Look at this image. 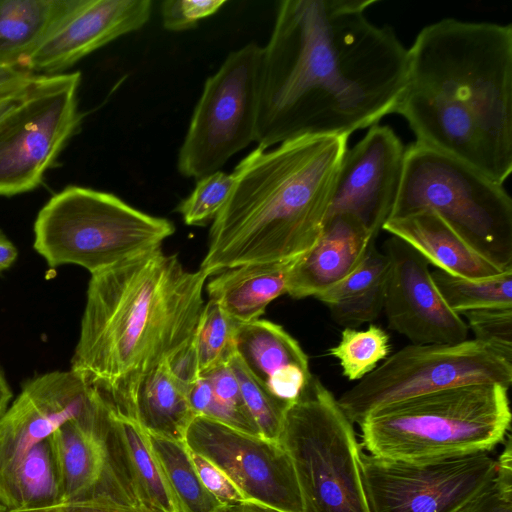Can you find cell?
<instances>
[{
	"label": "cell",
	"mask_w": 512,
	"mask_h": 512,
	"mask_svg": "<svg viewBox=\"0 0 512 512\" xmlns=\"http://www.w3.org/2000/svg\"><path fill=\"white\" fill-rule=\"evenodd\" d=\"M374 0H283L263 47L257 147L348 136L394 113L408 49L366 16Z\"/></svg>",
	"instance_id": "obj_1"
},
{
	"label": "cell",
	"mask_w": 512,
	"mask_h": 512,
	"mask_svg": "<svg viewBox=\"0 0 512 512\" xmlns=\"http://www.w3.org/2000/svg\"><path fill=\"white\" fill-rule=\"evenodd\" d=\"M394 113L417 143L504 184L512 172V26L444 18L408 49Z\"/></svg>",
	"instance_id": "obj_2"
},
{
	"label": "cell",
	"mask_w": 512,
	"mask_h": 512,
	"mask_svg": "<svg viewBox=\"0 0 512 512\" xmlns=\"http://www.w3.org/2000/svg\"><path fill=\"white\" fill-rule=\"evenodd\" d=\"M208 277L162 248L92 274L70 369L136 420L141 380L193 339Z\"/></svg>",
	"instance_id": "obj_3"
},
{
	"label": "cell",
	"mask_w": 512,
	"mask_h": 512,
	"mask_svg": "<svg viewBox=\"0 0 512 512\" xmlns=\"http://www.w3.org/2000/svg\"><path fill=\"white\" fill-rule=\"evenodd\" d=\"M348 136H303L256 147L235 167L200 268L208 276L307 252L326 223Z\"/></svg>",
	"instance_id": "obj_4"
},
{
	"label": "cell",
	"mask_w": 512,
	"mask_h": 512,
	"mask_svg": "<svg viewBox=\"0 0 512 512\" xmlns=\"http://www.w3.org/2000/svg\"><path fill=\"white\" fill-rule=\"evenodd\" d=\"M508 390L469 384L383 406L359 424L362 446L374 457L406 463L489 452L510 429Z\"/></svg>",
	"instance_id": "obj_5"
},
{
	"label": "cell",
	"mask_w": 512,
	"mask_h": 512,
	"mask_svg": "<svg viewBox=\"0 0 512 512\" xmlns=\"http://www.w3.org/2000/svg\"><path fill=\"white\" fill-rule=\"evenodd\" d=\"M174 232L168 219L112 193L68 186L39 211L33 247L50 268L72 264L92 275L162 248Z\"/></svg>",
	"instance_id": "obj_6"
},
{
	"label": "cell",
	"mask_w": 512,
	"mask_h": 512,
	"mask_svg": "<svg viewBox=\"0 0 512 512\" xmlns=\"http://www.w3.org/2000/svg\"><path fill=\"white\" fill-rule=\"evenodd\" d=\"M430 210L502 269L512 268V200L503 184L435 149L405 150L389 218Z\"/></svg>",
	"instance_id": "obj_7"
},
{
	"label": "cell",
	"mask_w": 512,
	"mask_h": 512,
	"mask_svg": "<svg viewBox=\"0 0 512 512\" xmlns=\"http://www.w3.org/2000/svg\"><path fill=\"white\" fill-rule=\"evenodd\" d=\"M279 443L292 461L304 512H371L353 425L317 377L287 409Z\"/></svg>",
	"instance_id": "obj_8"
},
{
	"label": "cell",
	"mask_w": 512,
	"mask_h": 512,
	"mask_svg": "<svg viewBox=\"0 0 512 512\" xmlns=\"http://www.w3.org/2000/svg\"><path fill=\"white\" fill-rule=\"evenodd\" d=\"M481 383H497L509 389L512 362L475 339L454 344H410L388 356L337 401L350 422L360 424L383 406Z\"/></svg>",
	"instance_id": "obj_9"
},
{
	"label": "cell",
	"mask_w": 512,
	"mask_h": 512,
	"mask_svg": "<svg viewBox=\"0 0 512 512\" xmlns=\"http://www.w3.org/2000/svg\"><path fill=\"white\" fill-rule=\"evenodd\" d=\"M262 59L263 47L250 42L206 79L178 153L184 177L198 180L219 171L255 142Z\"/></svg>",
	"instance_id": "obj_10"
},
{
	"label": "cell",
	"mask_w": 512,
	"mask_h": 512,
	"mask_svg": "<svg viewBox=\"0 0 512 512\" xmlns=\"http://www.w3.org/2000/svg\"><path fill=\"white\" fill-rule=\"evenodd\" d=\"M81 73L36 75L24 99L0 118V196L35 189L81 122Z\"/></svg>",
	"instance_id": "obj_11"
},
{
	"label": "cell",
	"mask_w": 512,
	"mask_h": 512,
	"mask_svg": "<svg viewBox=\"0 0 512 512\" xmlns=\"http://www.w3.org/2000/svg\"><path fill=\"white\" fill-rule=\"evenodd\" d=\"M50 440L61 475L63 502L144 505L116 414L98 390L95 389L83 410L58 428Z\"/></svg>",
	"instance_id": "obj_12"
},
{
	"label": "cell",
	"mask_w": 512,
	"mask_h": 512,
	"mask_svg": "<svg viewBox=\"0 0 512 512\" xmlns=\"http://www.w3.org/2000/svg\"><path fill=\"white\" fill-rule=\"evenodd\" d=\"M360 469L371 512H456L493 478L496 460L481 452L406 463L361 452Z\"/></svg>",
	"instance_id": "obj_13"
},
{
	"label": "cell",
	"mask_w": 512,
	"mask_h": 512,
	"mask_svg": "<svg viewBox=\"0 0 512 512\" xmlns=\"http://www.w3.org/2000/svg\"><path fill=\"white\" fill-rule=\"evenodd\" d=\"M185 443L222 469L247 501L277 512H304L292 461L279 442L195 416Z\"/></svg>",
	"instance_id": "obj_14"
},
{
	"label": "cell",
	"mask_w": 512,
	"mask_h": 512,
	"mask_svg": "<svg viewBox=\"0 0 512 512\" xmlns=\"http://www.w3.org/2000/svg\"><path fill=\"white\" fill-rule=\"evenodd\" d=\"M95 388L74 371L38 375L0 417V505L25 455L86 406Z\"/></svg>",
	"instance_id": "obj_15"
},
{
	"label": "cell",
	"mask_w": 512,
	"mask_h": 512,
	"mask_svg": "<svg viewBox=\"0 0 512 512\" xmlns=\"http://www.w3.org/2000/svg\"><path fill=\"white\" fill-rule=\"evenodd\" d=\"M405 150L392 128L371 126L343 156L328 217L351 215L377 237L397 197Z\"/></svg>",
	"instance_id": "obj_16"
},
{
	"label": "cell",
	"mask_w": 512,
	"mask_h": 512,
	"mask_svg": "<svg viewBox=\"0 0 512 512\" xmlns=\"http://www.w3.org/2000/svg\"><path fill=\"white\" fill-rule=\"evenodd\" d=\"M384 311L390 329L411 344H454L467 340L468 326L438 291L429 264L408 244L392 236Z\"/></svg>",
	"instance_id": "obj_17"
},
{
	"label": "cell",
	"mask_w": 512,
	"mask_h": 512,
	"mask_svg": "<svg viewBox=\"0 0 512 512\" xmlns=\"http://www.w3.org/2000/svg\"><path fill=\"white\" fill-rule=\"evenodd\" d=\"M150 0H84L75 13L21 65L33 74L55 75L150 19Z\"/></svg>",
	"instance_id": "obj_18"
},
{
	"label": "cell",
	"mask_w": 512,
	"mask_h": 512,
	"mask_svg": "<svg viewBox=\"0 0 512 512\" xmlns=\"http://www.w3.org/2000/svg\"><path fill=\"white\" fill-rule=\"evenodd\" d=\"M234 352L268 393L287 406L299 398L313 376L299 343L283 327L268 320L239 324Z\"/></svg>",
	"instance_id": "obj_19"
},
{
	"label": "cell",
	"mask_w": 512,
	"mask_h": 512,
	"mask_svg": "<svg viewBox=\"0 0 512 512\" xmlns=\"http://www.w3.org/2000/svg\"><path fill=\"white\" fill-rule=\"evenodd\" d=\"M375 238L351 215L328 217L315 244L292 266L287 294L316 297L334 287L358 267Z\"/></svg>",
	"instance_id": "obj_20"
},
{
	"label": "cell",
	"mask_w": 512,
	"mask_h": 512,
	"mask_svg": "<svg viewBox=\"0 0 512 512\" xmlns=\"http://www.w3.org/2000/svg\"><path fill=\"white\" fill-rule=\"evenodd\" d=\"M382 229L408 244L429 265L446 273L485 279L506 271L471 246L433 211L389 218Z\"/></svg>",
	"instance_id": "obj_21"
},
{
	"label": "cell",
	"mask_w": 512,
	"mask_h": 512,
	"mask_svg": "<svg viewBox=\"0 0 512 512\" xmlns=\"http://www.w3.org/2000/svg\"><path fill=\"white\" fill-rule=\"evenodd\" d=\"M84 0H0V68H21Z\"/></svg>",
	"instance_id": "obj_22"
},
{
	"label": "cell",
	"mask_w": 512,
	"mask_h": 512,
	"mask_svg": "<svg viewBox=\"0 0 512 512\" xmlns=\"http://www.w3.org/2000/svg\"><path fill=\"white\" fill-rule=\"evenodd\" d=\"M296 260L225 269L208 282L209 300L239 324L259 319L273 300L287 293L289 273Z\"/></svg>",
	"instance_id": "obj_23"
},
{
	"label": "cell",
	"mask_w": 512,
	"mask_h": 512,
	"mask_svg": "<svg viewBox=\"0 0 512 512\" xmlns=\"http://www.w3.org/2000/svg\"><path fill=\"white\" fill-rule=\"evenodd\" d=\"M390 259L371 245L358 267L334 287L316 296L339 325L355 328L383 310Z\"/></svg>",
	"instance_id": "obj_24"
},
{
	"label": "cell",
	"mask_w": 512,
	"mask_h": 512,
	"mask_svg": "<svg viewBox=\"0 0 512 512\" xmlns=\"http://www.w3.org/2000/svg\"><path fill=\"white\" fill-rule=\"evenodd\" d=\"M135 418L148 432L185 441L194 419L186 392L169 374L165 363L139 383L134 399Z\"/></svg>",
	"instance_id": "obj_25"
},
{
	"label": "cell",
	"mask_w": 512,
	"mask_h": 512,
	"mask_svg": "<svg viewBox=\"0 0 512 512\" xmlns=\"http://www.w3.org/2000/svg\"><path fill=\"white\" fill-rule=\"evenodd\" d=\"M62 502L61 475L48 437L25 455L0 506L8 512H15Z\"/></svg>",
	"instance_id": "obj_26"
},
{
	"label": "cell",
	"mask_w": 512,
	"mask_h": 512,
	"mask_svg": "<svg viewBox=\"0 0 512 512\" xmlns=\"http://www.w3.org/2000/svg\"><path fill=\"white\" fill-rule=\"evenodd\" d=\"M115 414L143 504L158 512H183L151 448L146 430L137 420Z\"/></svg>",
	"instance_id": "obj_27"
},
{
	"label": "cell",
	"mask_w": 512,
	"mask_h": 512,
	"mask_svg": "<svg viewBox=\"0 0 512 512\" xmlns=\"http://www.w3.org/2000/svg\"><path fill=\"white\" fill-rule=\"evenodd\" d=\"M146 432L183 512H216L224 505L201 482L185 441Z\"/></svg>",
	"instance_id": "obj_28"
},
{
	"label": "cell",
	"mask_w": 512,
	"mask_h": 512,
	"mask_svg": "<svg viewBox=\"0 0 512 512\" xmlns=\"http://www.w3.org/2000/svg\"><path fill=\"white\" fill-rule=\"evenodd\" d=\"M432 279L448 307L462 315L468 311L512 307V269L485 279H468L435 269Z\"/></svg>",
	"instance_id": "obj_29"
},
{
	"label": "cell",
	"mask_w": 512,
	"mask_h": 512,
	"mask_svg": "<svg viewBox=\"0 0 512 512\" xmlns=\"http://www.w3.org/2000/svg\"><path fill=\"white\" fill-rule=\"evenodd\" d=\"M328 353L339 361L347 379L361 380L389 356V336L375 324L365 330L345 327L338 344Z\"/></svg>",
	"instance_id": "obj_30"
},
{
	"label": "cell",
	"mask_w": 512,
	"mask_h": 512,
	"mask_svg": "<svg viewBox=\"0 0 512 512\" xmlns=\"http://www.w3.org/2000/svg\"><path fill=\"white\" fill-rule=\"evenodd\" d=\"M238 326L215 302L205 303L193 336L200 375L229 361Z\"/></svg>",
	"instance_id": "obj_31"
},
{
	"label": "cell",
	"mask_w": 512,
	"mask_h": 512,
	"mask_svg": "<svg viewBox=\"0 0 512 512\" xmlns=\"http://www.w3.org/2000/svg\"><path fill=\"white\" fill-rule=\"evenodd\" d=\"M228 362L238 380L246 409L258 429L259 436L279 442L285 413L291 405L287 406L270 395L245 369L235 353Z\"/></svg>",
	"instance_id": "obj_32"
},
{
	"label": "cell",
	"mask_w": 512,
	"mask_h": 512,
	"mask_svg": "<svg viewBox=\"0 0 512 512\" xmlns=\"http://www.w3.org/2000/svg\"><path fill=\"white\" fill-rule=\"evenodd\" d=\"M203 375L209 379L213 391L210 408L204 417L259 436L258 429L246 409L238 380L229 362Z\"/></svg>",
	"instance_id": "obj_33"
},
{
	"label": "cell",
	"mask_w": 512,
	"mask_h": 512,
	"mask_svg": "<svg viewBox=\"0 0 512 512\" xmlns=\"http://www.w3.org/2000/svg\"><path fill=\"white\" fill-rule=\"evenodd\" d=\"M234 184L233 172L221 170L197 180L192 192L177 206L186 225L204 226L213 221L225 205Z\"/></svg>",
	"instance_id": "obj_34"
},
{
	"label": "cell",
	"mask_w": 512,
	"mask_h": 512,
	"mask_svg": "<svg viewBox=\"0 0 512 512\" xmlns=\"http://www.w3.org/2000/svg\"><path fill=\"white\" fill-rule=\"evenodd\" d=\"M493 478L456 512H512V446L507 435Z\"/></svg>",
	"instance_id": "obj_35"
},
{
	"label": "cell",
	"mask_w": 512,
	"mask_h": 512,
	"mask_svg": "<svg viewBox=\"0 0 512 512\" xmlns=\"http://www.w3.org/2000/svg\"><path fill=\"white\" fill-rule=\"evenodd\" d=\"M462 315L475 340L512 362V307L478 309Z\"/></svg>",
	"instance_id": "obj_36"
},
{
	"label": "cell",
	"mask_w": 512,
	"mask_h": 512,
	"mask_svg": "<svg viewBox=\"0 0 512 512\" xmlns=\"http://www.w3.org/2000/svg\"><path fill=\"white\" fill-rule=\"evenodd\" d=\"M224 4V0H166L160 7L162 23L169 31L189 30L200 20L214 15Z\"/></svg>",
	"instance_id": "obj_37"
},
{
	"label": "cell",
	"mask_w": 512,
	"mask_h": 512,
	"mask_svg": "<svg viewBox=\"0 0 512 512\" xmlns=\"http://www.w3.org/2000/svg\"><path fill=\"white\" fill-rule=\"evenodd\" d=\"M190 459L205 488L222 504H237L247 501L246 497L230 477L212 461L191 450Z\"/></svg>",
	"instance_id": "obj_38"
},
{
	"label": "cell",
	"mask_w": 512,
	"mask_h": 512,
	"mask_svg": "<svg viewBox=\"0 0 512 512\" xmlns=\"http://www.w3.org/2000/svg\"><path fill=\"white\" fill-rule=\"evenodd\" d=\"M164 363L171 377L186 393L200 377L193 339L170 355Z\"/></svg>",
	"instance_id": "obj_39"
},
{
	"label": "cell",
	"mask_w": 512,
	"mask_h": 512,
	"mask_svg": "<svg viewBox=\"0 0 512 512\" xmlns=\"http://www.w3.org/2000/svg\"><path fill=\"white\" fill-rule=\"evenodd\" d=\"M4 509V508H3ZM8 512V511H7ZM15 512H158L144 505H124L111 501H75L62 502L42 508H33Z\"/></svg>",
	"instance_id": "obj_40"
},
{
	"label": "cell",
	"mask_w": 512,
	"mask_h": 512,
	"mask_svg": "<svg viewBox=\"0 0 512 512\" xmlns=\"http://www.w3.org/2000/svg\"><path fill=\"white\" fill-rule=\"evenodd\" d=\"M188 403L195 416H206L212 402V386L209 379L200 375L186 393Z\"/></svg>",
	"instance_id": "obj_41"
},
{
	"label": "cell",
	"mask_w": 512,
	"mask_h": 512,
	"mask_svg": "<svg viewBox=\"0 0 512 512\" xmlns=\"http://www.w3.org/2000/svg\"><path fill=\"white\" fill-rule=\"evenodd\" d=\"M22 68H0V94L12 92L27 86L36 76Z\"/></svg>",
	"instance_id": "obj_42"
},
{
	"label": "cell",
	"mask_w": 512,
	"mask_h": 512,
	"mask_svg": "<svg viewBox=\"0 0 512 512\" xmlns=\"http://www.w3.org/2000/svg\"><path fill=\"white\" fill-rule=\"evenodd\" d=\"M18 257V250L13 242L0 229V273L9 269Z\"/></svg>",
	"instance_id": "obj_43"
},
{
	"label": "cell",
	"mask_w": 512,
	"mask_h": 512,
	"mask_svg": "<svg viewBox=\"0 0 512 512\" xmlns=\"http://www.w3.org/2000/svg\"><path fill=\"white\" fill-rule=\"evenodd\" d=\"M30 83L21 89L0 94V118L11 111L24 99Z\"/></svg>",
	"instance_id": "obj_44"
},
{
	"label": "cell",
	"mask_w": 512,
	"mask_h": 512,
	"mask_svg": "<svg viewBox=\"0 0 512 512\" xmlns=\"http://www.w3.org/2000/svg\"><path fill=\"white\" fill-rule=\"evenodd\" d=\"M216 512H277L271 508L255 504L253 502H243L237 504H224Z\"/></svg>",
	"instance_id": "obj_45"
},
{
	"label": "cell",
	"mask_w": 512,
	"mask_h": 512,
	"mask_svg": "<svg viewBox=\"0 0 512 512\" xmlns=\"http://www.w3.org/2000/svg\"><path fill=\"white\" fill-rule=\"evenodd\" d=\"M12 397V390L7 382L5 373L0 365V417L8 409Z\"/></svg>",
	"instance_id": "obj_46"
}]
</instances>
